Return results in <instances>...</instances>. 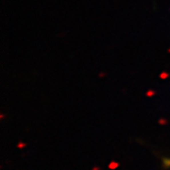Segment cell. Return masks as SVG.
I'll list each match as a JSON object with an SVG mask.
<instances>
[{
  "mask_svg": "<svg viewBox=\"0 0 170 170\" xmlns=\"http://www.w3.org/2000/svg\"><path fill=\"white\" fill-rule=\"evenodd\" d=\"M163 165L165 168L170 167V158H163Z\"/></svg>",
  "mask_w": 170,
  "mask_h": 170,
  "instance_id": "6da1fadb",
  "label": "cell"
}]
</instances>
